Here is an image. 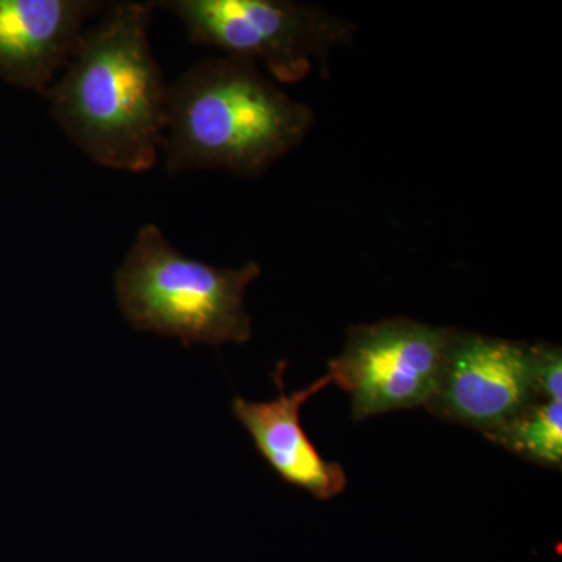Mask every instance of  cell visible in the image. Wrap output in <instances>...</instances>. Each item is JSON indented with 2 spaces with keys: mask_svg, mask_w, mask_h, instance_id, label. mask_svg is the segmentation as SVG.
Segmentation results:
<instances>
[{
  "mask_svg": "<svg viewBox=\"0 0 562 562\" xmlns=\"http://www.w3.org/2000/svg\"><path fill=\"white\" fill-rule=\"evenodd\" d=\"M314 122L312 109L281 91L255 63L209 58L169 85L166 171L258 177L301 146Z\"/></svg>",
  "mask_w": 562,
  "mask_h": 562,
  "instance_id": "obj_2",
  "label": "cell"
},
{
  "mask_svg": "<svg viewBox=\"0 0 562 562\" xmlns=\"http://www.w3.org/2000/svg\"><path fill=\"white\" fill-rule=\"evenodd\" d=\"M532 379L541 401H562V353L554 344H531Z\"/></svg>",
  "mask_w": 562,
  "mask_h": 562,
  "instance_id": "obj_10",
  "label": "cell"
},
{
  "mask_svg": "<svg viewBox=\"0 0 562 562\" xmlns=\"http://www.w3.org/2000/svg\"><path fill=\"white\" fill-rule=\"evenodd\" d=\"M286 362L273 371L279 395L269 402L236 397L233 416L249 432L255 449L284 483L310 492L319 501H330L346 491L347 475L338 462L325 461L302 428L301 409L313 395L331 384L328 373L301 391L284 392Z\"/></svg>",
  "mask_w": 562,
  "mask_h": 562,
  "instance_id": "obj_8",
  "label": "cell"
},
{
  "mask_svg": "<svg viewBox=\"0 0 562 562\" xmlns=\"http://www.w3.org/2000/svg\"><path fill=\"white\" fill-rule=\"evenodd\" d=\"M188 38L227 57L265 66L279 83H299L331 52L349 46L355 25L330 11L291 0H158Z\"/></svg>",
  "mask_w": 562,
  "mask_h": 562,
  "instance_id": "obj_4",
  "label": "cell"
},
{
  "mask_svg": "<svg viewBox=\"0 0 562 562\" xmlns=\"http://www.w3.org/2000/svg\"><path fill=\"white\" fill-rule=\"evenodd\" d=\"M536 401L531 344L450 328L428 412L490 436Z\"/></svg>",
  "mask_w": 562,
  "mask_h": 562,
  "instance_id": "obj_6",
  "label": "cell"
},
{
  "mask_svg": "<svg viewBox=\"0 0 562 562\" xmlns=\"http://www.w3.org/2000/svg\"><path fill=\"white\" fill-rule=\"evenodd\" d=\"M449 333L406 317L349 328L346 346L328 362L327 373L351 395L353 420L427 405Z\"/></svg>",
  "mask_w": 562,
  "mask_h": 562,
  "instance_id": "obj_5",
  "label": "cell"
},
{
  "mask_svg": "<svg viewBox=\"0 0 562 562\" xmlns=\"http://www.w3.org/2000/svg\"><path fill=\"white\" fill-rule=\"evenodd\" d=\"M486 438L524 460L561 471L562 401L532 402Z\"/></svg>",
  "mask_w": 562,
  "mask_h": 562,
  "instance_id": "obj_9",
  "label": "cell"
},
{
  "mask_svg": "<svg viewBox=\"0 0 562 562\" xmlns=\"http://www.w3.org/2000/svg\"><path fill=\"white\" fill-rule=\"evenodd\" d=\"M261 272L257 261L216 268L194 260L158 225L146 224L114 273V292L135 330L179 339L184 347L246 344L254 335L246 291Z\"/></svg>",
  "mask_w": 562,
  "mask_h": 562,
  "instance_id": "obj_3",
  "label": "cell"
},
{
  "mask_svg": "<svg viewBox=\"0 0 562 562\" xmlns=\"http://www.w3.org/2000/svg\"><path fill=\"white\" fill-rule=\"evenodd\" d=\"M154 10L151 2L106 5L46 94L65 135L117 171H149L161 154L169 85L150 47Z\"/></svg>",
  "mask_w": 562,
  "mask_h": 562,
  "instance_id": "obj_1",
  "label": "cell"
},
{
  "mask_svg": "<svg viewBox=\"0 0 562 562\" xmlns=\"http://www.w3.org/2000/svg\"><path fill=\"white\" fill-rule=\"evenodd\" d=\"M99 0H0V79L46 98L60 77Z\"/></svg>",
  "mask_w": 562,
  "mask_h": 562,
  "instance_id": "obj_7",
  "label": "cell"
}]
</instances>
